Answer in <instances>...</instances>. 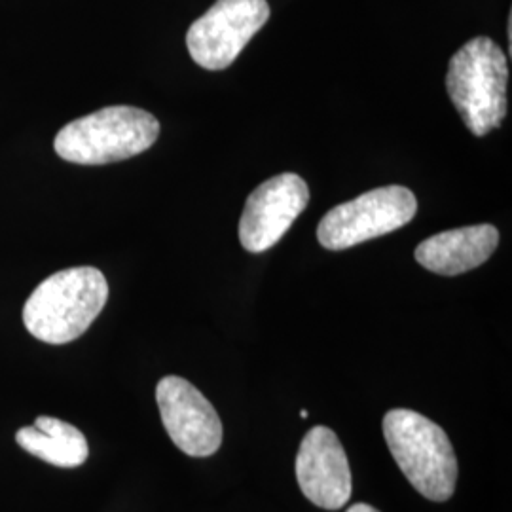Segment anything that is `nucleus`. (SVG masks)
<instances>
[{"label": "nucleus", "instance_id": "11", "mask_svg": "<svg viewBox=\"0 0 512 512\" xmlns=\"http://www.w3.org/2000/svg\"><path fill=\"white\" fill-rule=\"evenodd\" d=\"M16 442L31 456L65 469L80 467L90 454L88 440L80 429L50 416H40L35 425L21 427Z\"/></svg>", "mask_w": 512, "mask_h": 512}, {"label": "nucleus", "instance_id": "2", "mask_svg": "<svg viewBox=\"0 0 512 512\" xmlns=\"http://www.w3.org/2000/svg\"><path fill=\"white\" fill-rule=\"evenodd\" d=\"M507 82V55L492 38H473L450 59L446 90L475 137L488 135L505 120Z\"/></svg>", "mask_w": 512, "mask_h": 512}, {"label": "nucleus", "instance_id": "3", "mask_svg": "<svg viewBox=\"0 0 512 512\" xmlns=\"http://www.w3.org/2000/svg\"><path fill=\"white\" fill-rule=\"evenodd\" d=\"M391 456L408 482L431 501H448L456 492L458 459L454 446L435 421L414 410L395 408L384 418Z\"/></svg>", "mask_w": 512, "mask_h": 512}, {"label": "nucleus", "instance_id": "9", "mask_svg": "<svg viewBox=\"0 0 512 512\" xmlns=\"http://www.w3.org/2000/svg\"><path fill=\"white\" fill-rule=\"evenodd\" d=\"M296 478L302 494L313 505L338 511L351 497L348 456L336 433L317 425L306 433L296 456Z\"/></svg>", "mask_w": 512, "mask_h": 512}, {"label": "nucleus", "instance_id": "7", "mask_svg": "<svg viewBox=\"0 0 512 512\" xmlns=\"http://www.w3.org/2000/svg\"><path fill=\"white\" fill-rule=\"evenodd\" d=\"M310 203V188L296 173H281L247 198L239 220V241L249 253H264L287 234Z\"/></svg>", "mask_w": 512, "mask_h": 512}, {"label": "nucleus", "instance_id": "1", "mask_svg": "<svg viewBox=\"0 0 512 512\" xmlns=\"http://www.w3.org/2000/svg\"><path fill=\"white\" fill-rule=\"evenodd\" d=\"M109 300V283L101 270L80 266L44 279L23 308L27 330L46 344L74 342L92 327Z\"/></svg>", "mask_w": 512, "mask_h": 512}, {"label": "nucleus", "instance_id": "8", "mask_svg": "<svg viewBox=\"0 0 512 512\" xmlns=\"http://www.w3.org/2000/svg\"><path fill=\"white\" fill-rule=\"evenodd\" d=\"M156 401L173 444L192 458H209L222 444L219 414L190 382L165 376L156 387Z\"/></svg>", "mask_w": 512, "mask_h": 512}, {"label": "nucleus", "instance_id": "13", "mask_svg": "<svg viewBox=\"0 0 512 512\" xmlns=\"http://www.w3.org/2000/svg\"><path fill=\"white\" fill-rule=\"evenodd\" d=\"M300 416H302V418H308V416H310V412H308V410H302V412H300Z\"/></svg>", "mask_w": 512, "mask_h": 512}, {"label": "nucleus", "instance_id": "12", "mask_svg": "<svg viewBox=\"0 0 512 512\" xmlns=\"http://www.w3.org/2000/svg\"><path fill=\"white\" fill-rule=\"evenodd\" d=\"M348 512H380L376 511L374 507H370V505H366V503H357V505H353Z\"/></svg>", "mask_w": 512, "mask_h": 512}, {"label": "nucleus", "instance_id": "5", "mask_svg": "<svg viewBox=\"0 0 512 512\" xmlns=\"http://www.w3.org/2000/svg\"><path fill=\"white\" fill-rule=\"evenodd\" d=\"M416 213L418 200L412 190L399 184L382 186L330 209L317 226V239L329 251H344L403 228Z\"/></svg>", "mask_w": 512, "mask_h": 512}, {"label": "nucleus", "instance_id": "10", "mask_svg": "<svg viewBox=\"0 0 512 512\" xmlns=\"http://www.w3.org/2000/svg\"><path fill=\"white\" fill-rule=\"evenodd\" d=\"M497 245L499 232L492 224L465 226L421 241L416 260L433 274H465L482 266L494 255Z\"/></svg>", "mask_w": 512, "mask_h": 512}, {"label": "nucleus", "instance_id": "4", "mask_svg": "<svg viewBox=\"0 0 512 512\" xmlns=\"http://www.w3.org/2000/svg\"><path fill=\"white\" fill-rule=\"evenodd\" d=\"M160 122L143 109L107 107L59 129L54 148L65 162L105 165L133 158L156 143Z\"/></svg>", "mask_w": 512, "mask_h": 512}, {"label": "nucleus", "instance_id": "6", "mask_svg": "<svg viewBox=\"0 0 512 512\" xmlns=\"http://www.w3.org/2000/svg\"><path fill=\"white\" fill-rule=\"evenodd\" d=\"M268 18V0H217L188 29V52L202 69L224 71L238 59Z\"/></svg>", "mask_w": 512, "mask_h": 512}]
</instances>
